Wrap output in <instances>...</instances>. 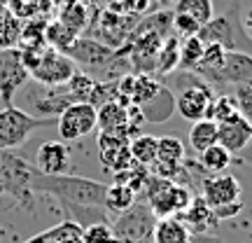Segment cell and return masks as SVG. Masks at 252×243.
Instances as JSON below:
<instances>
[{
    "label": "cell",
    "instance_id": "1",
    "mask_svg": "<svg viewBox=\"0 0 252 243\" xmlns=\"http://www.w3.org/2000/svg\"><path fill=\"white\" fill-rule=\"evenodd\" d=\"M31 192L33 194H49L54 197L61 208L68 206H96L103 208V197H105V187L98 180L91 178H82V175H42L33 166L31 171Z\"/></svg>",
    "mask_w": 252,
    "mask_h": 243
},
{
    "label": "cell",
    "instance_id": "2",
    "mask_svg": "<svg viewBox=\"0 0 252 243\" xmlns=\"http://www.w3.org/2000/svg\"><path fill=\"white\" fill-rule=\"evenodd\" d=\"M145 204L150 206L157 220L161 217H178L191 204V189L187 185H178V182L163 180L159 175H150V180L143 189Z\"/></svg>",
    "mask_w": 252,
    "mask_h": 243
},
{
    "label": "cell",
    "instance_id": "3",
    "mask_svg": "<svg viewBox=\"0 0 252 243\" xmlns=\"http://www.w3.org/2000/svg\"><path fill=\"white\" fill-rule=\"evenodd\" d=\"M19 91H21V96L26 101V108L24 110L31 112V115L35 112V117L45 115L47 119H56L68 105L77 103L65 84L49 87V84H40V82H31V84L26 82Z\"/></svg>",
    "mask_w": 252,
    "mask_h": 243
},
{
    "label": "cell",
    "instance_id": "4",
    "mask_svg": "<svg viewBox=\"0 0 252 243\" xmlns=\"http://www.w3.org/2000/svg\"><path fill=\"white\" fill-rule=\"evenodd\" d=\"M56 124V119L35 117L17 105H5L0 110V150H12L24 145L33 136V131L42 126Z\"/></svg>",
    "mask_w": 252,
    "mask_h": 243
},
{
    "label": "cell",
    "instance_id": "5",
    "mask_svg": "<svg viewBox=\"0 0 252 243\" xmlns=\"http://www.w3.org/2000/svg\"><path fill=\"white\" fill-rule=\"evenodd\" d=\"M154 225H157V217L150 210V206L145 201H135L128 210L119 213L110 222V229L117 243H145L152 241Z\"/></svg>",
    "mask_w": 252,
    "mask_h": 243
},
{
    "label": "cell",
    "instance_id": "6",
    "mask_svg": "<svg viewBox=\"0 0 252 243\" xmlns=\"http://www.w3.org/2000/svg\"><path fill=\"white\" fill-rule=\"evenodd\" d=\"M98 124V110L91 103H72L56 117V126H59V136L63 143H72L80 140L82 136H89L91 131H96Z\"/></svg>",
    "mask_w": 252,
    "mask_h": 243
},
{
    "label": "cell",
    "instance_id": "7",
    "mask_svg": "<svg viewBox=\"0 0 252 243\" xmlns=\"http://www.w3.org/2000/svg\"><path fill=\"white\" fill-rule=\"evenodd\" d=\"M75 70H77V66L63 52L47 49V52H40L37 63L31 68V77H33V82H40V84L61 87V84H65L75 75Z\"/></svg>",
    "mask_w": 252,
    "mask_h": 243
},
{
    "label": "cell",
    "instance_id": "8",
    "mask_svg": "<svg viewBox=\"0 0 252 243\" xmlns=\"http://www.w3.org/2000/svg\"><path fill=\"white\" fill-rule=\"evenodd\" d=\"M31 77L28 68L21 61V49H0V96L5 101V105H12L14 94L24 87Z\"/></svg>",
    "mask_w": 252,
    "mask_h": 243
},
{
    "label": "cell",
    "instance_id": "9",
    "mask_svg": "<svg viewBox=\"0 0 252 243\" xmlns=\"http://www.w3.org/2000/svg\"><path fill=\"white\" fill-rule=\"evenodd\" d=\"M241 194H243V187H241L238 178L231 175V173L206 175V178L201 180V199H203L213 210L220 206H226V204L241 201Z\"/></svg>",
    "mask_w": 252,
    "mask_h": 243
},
{
    "label": "cell",
    "instance_id": "10",
    "mask_svg": "<svg viewBox=\"0 0 252 243\" xmlns=\"http://www.w3.org/2000/svg\"><path fill=\"white\" fill-rule=\"evenodd\" d=\"M238 28H241V24L236 21L234 7L231 12L213 17L206 26H201L196 37L203 45H222L226 52H234V49H238Z\"/></svg>",
    "mask_w": 252,
    "mask_h": 243
},
{
    "label": "cell",
    "instance_id": "11",
    "mask_svg": "<svg viewBox=\"0 0 252 243\" xmlns=\"http://www.w3.org/2000/svg\"><path fill=\"white\" fill-rule=\"evenodd\" d=\"M72 162V150L63 140H47L40 145L35 157V169L42 175H63Z\"/></svg>",
    "mask_w": 252,
    "mask_h": 243
},
{
    "label": "cell",
    "instance_id": "12",
    "mask_svg": "<svg viewBox=\"0 0 252 243\" xmlns=\"http://www.w3.org/2000/svg\"><path fill=\"white\" fill-rule=\"evenodd\" d=\"M213 84H252V56L248 52L234 49L226 52L224 63L215 75Z\"/></svg>",
    "mask_w": 252,
    "mask_h": 243
},
{
    "label": "cell",
    "instance_id": "13",
    "mask_svg": "<svg viewBox=\"0 0 252 243\" xmlns=\"http://www.w3.org/2000/svg\"><path fill=\"white\" fill-rule=\"evenodd\" d=\"M252 140V126L245 122L241 115L231 117L229 122L217 124V143L231 154H241L248 150V145Z\"/></svg>",
    "mask_w": 252,
    "mask_h": 243
},
{
    "label": "cell",
    "instance_id": "14",
    "mask_svg": "<svg viewBox=\"0 0 252 243\" xmlns=\"http://www.w3.org/2000/svg\"><path fill=\"white\" fill-rule=\"evenodd\" d=\"M98 110V129L100 134H110V136H124V138H133L138 136V129L128 124V115H126V108L119 105L117 101H110V103H103Z\"/></svg>",
    "mask_w": 252,
    "mask_h": 243
},
{
    "label": "cell",
    "instance_id": "15",
    "mask_svg": "<svg viewBox=\"0 0 252 243\" xmlns=\"http://www.w3.org/2000/svg\"><path fill=\"white\" fill-rule=\"evenodd\" d=\"M185 222V227L189 229V234L194 236H201V234H206L210 227H215L217 225V220L215 215H213V208L208 206L206 201L201 199V194L198 197L191 199V204H189V208L182 213V215H178Z\"/></svg>",
    "mask_w": 252,
    "mask_h": 243
},
{
    "label": "cell",
    "instance_id": "16",
    "mask_svg": "<svg viewBox=\"0 0 252 243\" xmlns=\"http://www.w3.org/2000/svg\"><path fill=\"white\" fill-rule=\"evenodd\" d=\"M140 112H143V117L147 122H154V124H161V122H168L173 117V112H175V96H173V91L166 87L161 82V89L159 94L150 99L147 103L143 105H138Z\"/></svg>",
    "mask_w": 252,
    "mask_h": 243
},
{
    "label": "cell",
    "instance_id": "17",
    "mask_svg": "<svg viewBox=\"0 0 252 243\" xmlns=\"http://www.w3.org/2000/svg\"><path fill=\"white\" fill-rule=\"evenodd\" d=\"M152 243H191V234L180 217H161L154 225Z\"/></svg>",
    "mask_w": 252,
    "mask_h": 243
},
{
    "label": "cell",
    "instance_id": "18",
    "mask_svg": "<svg viewBox=\"0 0 252 243\" xmlns=\"http://www.w3.org/2000/svg\"><path fill=\"white\" fill-rule=\"evenodd\" d=\"M138 197L135 192L128 185H122V182H112L105 187V197H103V208L108 210V215H115L117 217L119 213H124L128 208L133 206Z\"/></svg>",
    "mask_w": 252,
    "mask_h": 243
},
{
    "label": "cell",
    "instance_id": "19",
    "mask_svg": "<svg viewBox=\"0 0 252 243\" xmlns=\"http://www.w3.org/2000/svg\"><path fill=\"white\" fill-rule=\"evenodd\" d=\"M234 162V154L224 150L220 143L210 145L208 150L198 154V166H201V171L206 173V175H220V173H224L229 166Z\"/></svg>",
    "mask_w": 252,
    "mask_h": 243
},
{
    "label": "cell",
    "instance_id": "20",
    "mask_svg": "<svg viewBox=\"0 0 252 243\" xmlns=\"http://www.w3.org/2000/svg\"><path fill=\"white\" fill-rule=\"evenodd\" d=\"M178 61H180V40L178 35L163 37L161 47L157 52V61H154V70L161 77H168L171 72L178 70Z\"/></svg>",
    "mask_w": 252,
    "mask_h": 243
},
{
    "label": "cell",
    "instance_id": "21",
    "mask_svg": "<svg viewBox=\"0 0 252 243\" xmlns=\"http://www.w3.org/2000/svg\"><path fill=\"white\" fill-rule=\"evenodd\" d=\"M217 143V124L213 119H198L191 124L189 131V145L196 154H201L203 150H208L210 145Z\"/></svg>",
    "mask_w": 252,
    "mask_h": 243
},
{
    "label": "cell",
    "instance_id": "22",
    "mask_svg": "<svg viewBox=\"0 0 252 243\" xmlns=\"http://www.w3.org/2000/svg\"><path fill=\"white\" fill-rule=\"evenodd\" d=\"M157 143L159 138L147 134H138L128 140V150H131V157H133L135 164H143V166H152L154 159H157Z\"/></svg>",
    "mask_w": 252,
    "mask_h": 243
},
{
    "label": "cell",
    "instance_id": "23",
    "mask_svg": "<svg viewBox=\"0 0 252 243\" xmlns=\"http://www.w3.org/2000/svg\"><path fill=\"white\" fill-rule=\"evenodd\" d=\"M157 164H166V166H180L185 164V145L173 138V136H163L157 143Z\"/></svg>",
    "mask_w": 252,
    "mask_h": 243
},
{
    "label": "cell",
    "instance_id": "24",
    "mask_svg": "<svg viewBox=\"0 0 252 243\" xmlns=\"http://www.w3.org/2000/svg\"><path fill=\"white\" fill-rule=\"evenodd\" d=\"M161 89V80H157L147 72H140V75H133V89H131V103L133 105H143L150 99H154Z\"/></svg>",
    "mask_w": 252,
    "mask_h": 243
},
{
    "label": "cell",
    "instance_id": "25",
    "mask_svg": "<svg viewBox=\"0 0 252 243\" xmlns=\"http://www.w3.org/2000/svg\"><path fill=\"white\" fill-rule=\"evenodd\" d=\"M175 14H185L206 26L213 19V0H175Z\"/></svg>",
    "mask_w": 252,
    "mask_h": 243
},
{
    "label": "cell",
    "instance_id": "26",
    "mask_svg": "<svg viewBox=\"0 0 252 243\" xmlns=\"http://www.w3.org/2000/svg\"><path fill=\"white\" fill-rule=\"evenodd\" d=\"M203 42L194 37H185L180 42V61H178V70L180 72H194V68L198 66L201 56H203Z\"/></svg>",
    "mask_w": 252,
    "mask_h": 243
},
{
    "label": "cell",
    "instance_id": "27",
    "mask_svg": "<svg viewBox=\"0 0 252 243\" xmlns=\"http://www.w3.org/2000/svg\"><path fill=\"white\" fill-rule=\"evenodd\" d=\"M241 115L238 112V105H236V99L229 96V94H217L210 108H208V117L206 119H213L215 124H222V122H229L231 117Z\"/></svg>",
    "mask_w": 252,
    "mask_h": 243
},
{
    "label": "cell",
    "instance_id": "28",
    "mask_svg": "<svg viewBox=\"0 0 252 243\" xmlns=\"http://www.w3.org/2000/svg\"><path fill=\"white\" fill-rule=\"evenodd\" d=\"M98 159L103 164L105 171H112V173H119V171H126L133 166V157H131V150H128V143L117 147V150H108V152H98Z\"/></svg>",
    "mask_w": 252,
    "mask_h": 243
},
{
    "label": "cell",
    "instance_id": "29",
    "mask_svg": "<svg viewBox=\"0 0 252 243\" xmlns=\"http://www.w3.org/2000/svg\"><path fill=\"white\" fill-rule=\"evenodd\" d=\"M150 169L143 166V164H133L131 169H126V171H119L115 173V182H122V185H128V187L133 189L135 194L138 192H143L147 180H150Z\"/></svg>",
    "mask_w": 252,
    "mask_h": 243
},
{
    "label": "cell",
    "instance_id": "30",
    "mask_svg": "<svg viewBox=\"0 0 252 243\" xmlns=\"http://www.w3.org/2000/svg\"><path fill=\"white\" fill-rule=\"evenodd\" d=\"M94 84H96V80H94L91 75H87L84 70H75V75H72L70 80L65 82L68 91H70L72 96H75V101H77V103H82V101L87 103V101H89Z\"/></svg>",
    "mask_w": 252,
    "mask_h": 243
},
{
    "label": "cell",
    "instance_id": "31",
    "mask_svg": "<svg viewBox=\"0 0 252 243\" xmlns=\"http://www.w3.org/2000/svg\"><path fill=\"white\" fill-rule=\"evenodd\" d=\"M47 40L54 45V49H59V52H65L68 47L77 40V33H72L70 28L65 26V24H61V21H56V24H52V26L47 28Z\"/></svg>",
    "mask_w": 252,
    "mask_h": 243
},
{
    "label": "cell",
    "instance_id": "32",
    "mask_svg": "<svg viewBox=\"0 0 252 243\" xmlns=\"http://www.w3.org/2000/svg\"><path fill=\"white\" fill-rule=\"evenodd\" d=\"M234 99H236V105H238L241 117L252 126V87L250 84H236Z\"/></svg>",
    "mask_w": 252,
    "mask_h": 243
},
{
    "label": "cell",
    "instance_id": "33",
    "mask_svg": "<svg viewBox=\"0 0 252 243\" xmlns=\"http://www.w3.org/2000/svg\"><path fill=\"white\" fill-rule=\"evenodd\" d=\"M82 241L84 243H115L110 222H98V225H91L82 232Z\"/></svg>",
    "mask_w": 252,
    "mask_h": 243
},
{
    "label": "cell",
    "instance_id": "34",
    "mask_svg": "<svg viewBox=\"0 0 252 243\" xmlns=\"http://www.w3.org/2000/svg\"><path fill=\"white\" fill-rule=\"evenodd\" d=\"M87 9H84V5L82 2H72L70 7H68V12L63 14L61 24H65V26L70 28L72 33H80V28L87 24Z\"/></svg>",
    "mask_w": 252,
    "mask_h": 243
},
{
    "label": "cell",
    "instance_id": "35",
    "mask_svg": "<svg viewBox=\"0 0 252 243\" xmlns=\"http://www.w3.org/2000/svg\"><path fill=\"white\" fill-rule=\"evenodd\" d=\"M173 31H175V35L180 37H194L198 35L201 24L194 21L191 17H185V14H173Z\"/></svg>",
    "mask_w": 252,
    "mask_h": 243
},
{
    "label": "cell",
    "instance_id": "36",
    "mask_svg": "<svg viewBox=\"0 0 252 243\" xmlns=\"http://www.w3.org/2000/svg\"><path fill=\"white\" fill-rule=\"evenodd\" d=\"M119 12H126V14H140V12H147L150 9V0H122L117 7Z\"/></svg>",
    "mask_w": 252,
    "mask_h": 243
},
{
    "label": "cell",
    "instance_id": "37",
    "mask_svg": "<svg viewBox=\"0 0 252 243\" xmlns=\"http://www.w3.org/2000/svg\"><path fill=\"white\" fill-rule=\"evenodd\" d=\"M241 210H243V201H236V204H226V206L215 208L213 215H215L217 222H222V220H231V217H236Z\"/></svg>",
    "mask_w": 252,
    "mask_h": 243
},
{
    "label": "cell",
    "instance_id": "38",
    "mask_svg": "<svg viewBox=\"0 0 252 243\" xmlns=\"http://www.w3.org/2000/svg\"><path fill=\"white\" fill-rule=\"evenodd\" d=\"M241 28H243V33L252 40V7L245 12L243 17H241Z\"/></svg>",
    "mask_w": 252,
    "mask_h": 243
},
{
    "label": "cell",
    "instance_id": "39",
    "mask_svg": "<svg viewBox=\"0 0 252 243\" xmlns=\"http://www.w3.org/2000/svg\"><path fill=\"white\" fill-rule=\"evenodd\" d=\"M63 243H84V241H82V236H75V239H68V241H63Z\"/></svg>",
    "mask_w": 252,
    "mask_h": 243
},
{
    "label": "cell",
    "instance_id": "40",
    "mask_svg": "<svg viewBox=\"0 0 252 243\" xmlns=\"http://www.w3.org/2000/svg\"><path fill=\"white\" fill-rule=\"evenodd\" d=\"M168 2H171V0H157V5H159V7H166Z\"/></svg>",
    "mask_w": 252,
    "mask_h": 243
},
{
    "label": "cell",
    "instance_id": "41",
    "mask_svg": "<svg viewBox=\"0 0 252 243\" xmlns=\"http://www.w3.org/2000/svg\"><path fill=\"white\" fill-rule=\"evenodd\" d=\"M89 2H100V0H89Z\"/></svg>",
    "mask_w": 252,
    "mask_h": 243
},
{
    "label": "cell",
    "instance_id": "42",
    "mask_svg": "<svg viewBox=\"0 0 252 243\" xmlns=\"http://www.w3.org/2000/svg\"><path fill=\"white\" fill-rule=\"evenodd\" d=\"M115 243H117V241H115ZM145 243H152V241H145Z\"/></svg>",
    "mask_w": 252,
    "mask_h": 243
},
{
    "label": "cell",
    "instance_id": "43",
    "mask_svg": "<svg viewBox=\"0 0 252 243\" xmlns=\"http://www.w3.org/2000/svg\"><path fill=\"white\" fill-rule=\"evenodd\" d=\"M250 87H252V84H250Z\"/></svg>",
    "mask_w": 252,
    "mask_h": 243
}]
</instances>
